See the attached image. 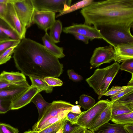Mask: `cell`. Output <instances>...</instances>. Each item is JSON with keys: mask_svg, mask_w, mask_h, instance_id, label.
I'll return each mask as SVG.
<instances>
[{"mask_svg": "<svg viewBox=\"0 0 133 133\" xmlns=\"http://www.w3.org/2000/svg\"><path fill=\"white\" fill-rule=\"evenodd\" d=\"M43 45L46 50L51 54L58 58L64 57L65 55L63 53V49L56 45L50 38L47 32H45L42 37Z\"/></svg>", "mask_w": 133, "mask_h": 133, "instance_id": "17", "label": "cell"}, {"mask_svg": "<svg viewBox=\"0 0 133 133\" xmlns=\"http://www.w3.org/2000/svg\"><path fill=\"white\" fill-rule=\"evenodd\" d=\"M110 102L108 99L100 100L89 109L82 112L78 118L76 124L88 129Z\"/></svg>", "mask_w": 133, "mask_h": 133, "instance_id": "5", "label": "cell"}, {"mask_svg": "<svg viewBox=\"0 0 133 133\" xmlns=\"http://www.w3.org/2000/svg\"><path fill=\"white\" fill-rule=\"evenodd\" d=\"M77 125L76 124L72 125L66 120L63 127V133H71Z\"/></svg>", "mask_w": 133, "mask_h": 133, "instance_id": "42", "label": "cell"}, {"mask_svg": "<svg viewBox=\"0 0 133 133\" xmlns=\"http://www.w3.org/2000/svg\"><path fill=\"white\" fill-rule=\"evenodd\" d=\"M14 84H21L28 87H30L26 81L17 83H12L8 81L0 76V90L10 85Z\"/></svg>", "mask_w": 133, "mask_h": 133, "instance_id": "35", "label": "cell"}, {"mask_svg": "<svg viewBox=\"0 0 133 133\" xmlns=\"http://www.w3.org/2000/svg\"><path fill=\"white\" fill-rule=\"evenodd\" d=\"M132 74L131 78L128 83V86H133V74Z\"/></svg>", "mask_w": 133, "mask_h": 133, "instance_id": "49", "label": "cell"}, {"mask_svg": "<svg viewBox=\"0 0 133 133\" xmlns=\"http://www.w3.org/2000/svg\"><path fill=\"white\" fill-rule=\"evenodd\" d=\"M120 65L117 62L102 69H96L93 74L86 79L89 86L101 99L108 91L109 87L119 70Z\"/></svg>", "mask_w": 133, "mask_h": 133, "instance_id": "3", "label": "cell"}, {"mask_svg": "<svg viewBox=\"0 0 133 133\" xmlns=\"http://www.w3.org/2000/svg\"><path fill=\"white\" fill-rule=\"evenodd\" d=\"M42 91L31 86L29 89L18 97L12 101L11 110L21 108L31 102L34 96Z\"/></svg>", "mask_w": 133, "mask_h": 133, "instance_id": "13", "label": "cell"}, {"mask_svg": "<svg viewBox=\"0 0 133 133\" xmlns=\"http://www.w3.org/2000/svg\"><path fill=\"white\" fill-rule=\"evenodd\" d=\"M29 77L31 82V86L37 88L42 91H44L47 93L52 92L53 87L49 86L43 78L32 76Z\"/></svg>", "mask_w": 133, "mask_h": 133, "instance_id": "24", "label": "cell"}, {"mask_svg": "<svg viewBox=\"0 0 133 133\" xmlns=\"http://www.w3.org/2000/svg\"><path fill=\"white\" fill-rule=\"evenodd\" d=\"M124 127L129 133H133V123H129L123 125Z\"/></svg>", "mask_w": 133, "mask_h": 133, "instance_id": "47", "label": "cell"}, {"mask_svg": "<svg viewBox=\"0 0 133 133\" xmlns=\"http://www.w3.org/2000/svg\"><path fill=\"white\" fill-rule=\"evenodd\" d=\"M0 76L8 81L12 83H17L26 81L25 76L18 72H10L5 71L0 74Z\"/></svg>", "mask_w": 133, "mask_h": 133, "instance_id": "20", "label": "cell"}, {"mask_svg": "<svg viewBox=\"0 0 133 133\" xmlns=\"http://www.w3.org/2000/svg\"><path fill=\"white\" fill-rule=\"evenodd\" d=\"M73 105L65 101H53L44 113L42 117L32 127L33 131L38 132L40 128L49 119L55 117L66 110H71Z\"/></svg>", "mask_w": 133, "mask_h": 133, "instance_id": "6", "label": "cell"}, {"mask_svg": "<svg viewBox=\"0 0 133 133\" xmlns=\"http://www.w3.org/2000/svg\"><path fill=\"white\" fill-rule=\"evenodd\" d=\"M63 128H62L57 131L56 133H63Z\"/></svg>", "mask_w": 133, "mask_h": 133, "instance_id": "53", "label": "cell"}, {"mask_svg": "<svg viewBox=\"0 0 133 133\" xmlns=\"http://www.w3.org/2000/svg\"></svg>", "mask_w": 133, "mask_h": 133, "instance_id": "55", "label": "cell"}, {"mask_svg": "<svg viewBox=\"0 0 133 133\" xmlns=\"http://www.w3.org/2000/svg\"><path fill=\"white\" fill-rule=\"evenodd\" d=\"M112 103V116L133 112V107L115 102Z\"/></svg>", "mask_w": 133, "mask_h": 133, "instance_id": "23", "label": "cell"}, {"mask_svg": "<svg viewBox=\"0 0 133 133\" xmlns=\"http://www.w3.org/2000/svg\"><path fill=\"white\" fill-rule=\"evenodd\" d=\"M38 132L34 131L33 130H28L24 132V133H37Z\"/></svg>", "mask_w": 133, "mask_h": 133, "instance_id": "52", "label": "cell"}, {"mask_svg": "<svg viewBox=\"0 0 133 133\" xmlns=\"http://www.w3.org/2000/svg\"><path fill=\"white\" fill-rule=\"evenodd\" d=\"M119 69L133 74V59L125 60L120 65Z\"/></svg>", "mask_w": 133, "mask_h": 133, "instance_id": "34", "label": "cell"}, {"mask_svg": "<svg viewBox=\"0 0 133 133\" xmlns=\"http://www.w3.org/2000/svg\"><path fill=\"white\" fill-rule=\"evenodd\" d=\"M43 79L49 86L53 87L61 86L63 84L62 81L56 77H47Z\"/></svg>", "mask_w": 133, "mask_h": 133, "instance_id": "36", "label": "cell"}, {"mask_svg": "<svg viewBox=\"0 0 133 133\" xmlns=\"http://www.w3.org/2000/svg\"><path fill=\"white\" fill-rule=\"evenodd\" d=\"M79 105L85 110H88L95 104V101L91 97L85 94H83L79 97Z\"/></svg>", "mask_w": 133, "mask_h": 133, "instance_id": "27", "label": "cell"}, {"mask_svg": "<svg viewBox=\"0 0 133 133\" xmlns=\"http://www.w3.org/2000/svg\"><path fill=\"white\" fill-rule=\"evenodd\" d=\"M115 52L114 47L111 45L96 48L90 58V63L93 68L101 65L109 63L114 60Z\"/></svg>", "mask_w": 133, "mask_h": 133, "instance_id": "8", "label": "cell"}, {"mask_svg": "<svg viewBox=\"0 0 133 133\" xmlns=\"http://www.w3.org/2000/svg\"><path fill=\"white\" fill-rule=\"evenodd\" d=\"M62 24L59 20H55L50 29L49 36L52 41L55 43L60 42V37L62 32Z\"/></svg>", "mask_w": 133, "mask_h": 133, "instance_id": "21", "label": "cell"}, {"mask_svg": "<svg viewBox=\"0 0 133 133\" xmlns=\"http://www.w3.org/2000/svg\"><path fill=\"white\" fill-rule=\"evenodd\" d=\"M10 38L0 29V42Z\"/></svg>", "mask_w": 133, "mask_h": 133, "instance_id": "48", "label": "cell"}, {"mask_svg": "<svg viewBox=\"0 0 133 133\" xmlns=\"http://www.w3.org/2000/svg\"><path fill=\"white\" fill-rule=\"evenodd\" d=\"M12 0H0V3L4 4L8 3L11 2Z\"/></svg>", "mask_w": 133, "mask_h": 133, "instance_id": "50", "label": "cell"}, {"mask_svg": "<svg viewBox=\"0 0 133 133\" xmlns=\"http://www.w3.org/2000/svg\"><path fill=\"white\" fill-rule=\"evenodd\" d=\"M85 128L77 125L71 133H84Z\"/></svg>", "mask_w": 133, "mask_h": 133, "instance_id": "46", "label": "cell"}, {"mask_svg": "<svg viewBox=\"0 0 133 133\" xmlns=\"http://www.w3.org/2000/svg\"><path fill=\"white\" fill-rule=\"evenodd\" d=\"M80 114L75 113L70 111L67 114L65 118L72 125L76 124Z\"/></svg>", "mask_w": 133, "mask_h": 133, "instance_id": "41", "label": "cell"}, {"mask_svg": "<svg viewBox=\"0 0 133 133\" xmlns=\"http://www.w3.org/2000/svg\"><path fill=\"white\" fill-rule=\"evenodd\" d=\"M105 41L114 47L122 44L133 43L131 31L116 28H103L99 30Z\"/></svg>", "mask_w": 133, "mask_h": 133, "instance_id": "4", "label": "cell"}, {"mask_svg": "<svg viewBox=\"0 0 133 133\" xmlns=\"http://www.w3.org/2000/svg\"><path fill=\"white\" fill-rule=\"evenodd\" d=\"M84 24L97 29L116 28L130 31L133 25V0L94 2L82 8Z\"/></svg>", "mask_w": 133, "mask_h": 133, "instance_id": "2", "label": "cell"}, {"mask_svg": "<svg viewBox=\"0 0 133 133\" xmlns=\"http://www.w3.org/2000/svg\"><path fill=\"white\" fill-rule=\"evenodd\" d=\"M56 132H52V133H56Z\"/></svg>", "mask_w": 133, "mask_h": 133, "instance_id": "54", "label": "cell"}, {"mask_svg": "<svg viewBox=\"0 0 133 133\" xmlns=\"http://www.w3.org/2000/svg\"><path fill=\"white\" fill-rule=\"evenodd\" d=\"M21 40L10 38L0 42V55L10 48L16 46Z\"/></svg>", "mask_w": 133, "mask_h": 133, "instance_id": "30", "label": "cell"}, {"mask_svg": "<svg viewBox=\"0 0 133 133\" xmlns=\"http://www.w3.org/2000/svg\"><path fill=\"white\" fill-rule=\"evenodd\" d=\"M30 87L21 84L10 85L0 90V96L8 98L12 102L27 90Z\"/></svg>", "mask_w": 133, "mask_h": 133, "instance_id": "15", "label": "cell"}, {"mask_svg": "<svg viewBox=\"0 0 133 133\" xmlns=\"http://www.w3.org/2000/svg\"><path fill=\"white\" fill-rule=\"evenodd\" d=\"M55 12L35 10L32 18L33 24H36L38 27L47 32L55 21Z\"/></svg>", "mask_w": 133, "mask_h": 133, "instance_id": "12", "label": "cell"}, {"mask_svg": "<svg viewBox=\"0 0 133 133\" xmlns=\"http://www.w3.org/2000/svg\"><path fill=\"white\" fill-rule=\"evenodd\" d=\"M7 4V10L4 18L17 33L21 40L25 38L27 28L22 24L19 19L12 3Z\"/></svg>", "mask_w": 133, "mask_h": 133, "instance_id": "11", "label": "cell"}, {"mask_svg": "<svg viewBox=\"0 0 133 133\" xmlns=\"http://www.w3.org/2000/svg\"><path fill=\"white\" fill-rule=\"evenodd\" d=\"M70 110L64 111L58 115L49 118L45 122L38 130V132L46 128L52 124L64 119Z\"/></svg>", "mask_w": 133, "mask_h": 133, "instance_id": "29", "label": "cell"}, {"mask_svg": "<svg viewBox=\"0 0 133 133\" xmlns=\"http://www.w3.org/2000/svg\"><path fill=\"white\" fill-rule=\"evenodd\" d=\"M7 4L0 3V17L4 18L7 9Z\"/></svg>", "mask_w": 133, "mask_h": 133, "instance_id": "44", "label": "cell"}, {"mask_svg": "<svg viewBox=\"0 0 133 133\" xmlns=\"http://www.w3.org/2000/svg\"><path fill=\"white\" fill-rule=\"evenodd\" d=\"M71 34L74 35L76 39L81 41L85 44H88L89 43L90 39L82 35L76 33H72Z\"/></svg>", "mask_w": 133, "mask_h": 133, "instance_id": "43", "label": "cell"}, {"mask_svg": "<svg viewBox=\"0 0 133 133\" xmlns=\"http://www.w3.org/2000/svg\"><path fill=\"white\" fill-rule=\"evenodd\" d=\"M112 103L111 101L108 106L91 124L88 129L94 131L110 120L112 116Z\"/></svg>", "mask_w": 133, "mask_h": 133, "instance_id": "16", "label": "cell"}, {"mask_svg": "<svg viewBox=\"0 0 133 133\" xmlns=\"http://www.w3.org/2000/svg\"><path fill=\"white\" fill-rule=\"evenodd\" d=\"M12 102L7 97L0 96V114H5L11 110Z\"/></svg>", "mask_w": 133, "mask_h": 133, "instance_id": "31", "label": "cell"}, {"mask_svg": "<svg viewBox=\"0 0 133 133\" xmlns=\"http://www.w3.org/2000/svg\"><path fill=\"white\" fill-rule=\"evenodd\" d=\"M31 102H33L36 105L38 110L39 121L41 119L44 113L51 104L44 99L39 92L36 94L32 99Z\"/></svg>", "mask_w": 133, "mask_h": 133, "instance_id": "19", "label": "cell"}, {"mask_svg": "<svg viewBox=\"0 0 133 133\" xmlns=\"http://www.w3.org/2000/svg\"><path fill=\"white\" fill-rule=\"evenodd\" d=\"M94 133H129L123 125L107 122L94 131Z\"/></svg>", "mask_w": 133, "mask_h": 133, "instance_id": "18", "label": "cell"}, {"mask_svg": "<svg viewBox=\"0 0 133 133\" xmlns=\"http://www.w3.org/2000/svg\"><path fill=\"white\" fill-rule=\"evenodd\" d=\"M18 129L5 123H0V133H18Z\"/></svg>", "mask_w": 133, "mask_h": 133, "instance_id": "37", "label": "cell"}, {"mask_svg": "<svg viewBox=\"0 0 133 133\" xmlns=\"http://www.w3.org/2000/svg\"><path fill=\"white\" fill-rule=\"evenodd\" d=\"M81 108V107L79 105H73L70 111L74 113L80 114L82 112Z\"/></svg>", "mask_w": 133, "mask_h": 133, "instance_id": "45", "label": "cell"}, {"mask_svg": "<svg viewBox=\"0 0 133 133\" xmlns=\"http://www.w3.org/2000/svg\"><path fill=\"white\" fill-rule=\"evenodd\" d=\"M94 1L93 0H84L79 2L66 9L59 12L56 17L72 12L78 9L83 8L89 5Z\"/></svg>", "mask_w": 133, "mask_h": 133, "instance_id": "25", "label": "cell"}, {"mask_svg": "<svg viewBox=\"0 0 133 133\" xmlns=\"http://www.w3.org/2000/svg\"><path fill=\"white\" fill-rule=\"evenodd\" d=\"M16 68L25 76L44 78L59 77L63 65L43 45L25 37L15 47L13 56Z\"/></svg>", "mask_w": 133, "mask_h": 133, "instance_id": "1", "label": "cell"}, {"mask_svg": "<svg viewBox=\"0 0 133 133\" xmlns=\"http://www.w3.org/2000/svg\"><path fill=\"white\" fill-rule=\"evenodd\" d=\"M84 133H94V131L85 128Z\"/></svg>", "mask_w": 133, "mask_h": 133, "instance_id": "51", "label": "cell"}, {"mask_svg": "<svg viewBox=\"0 0 133 133\" xmlns=\"http://www.w3.org/2000/svg\"><path fill=\"white\" fill-rule=\"evenodd\" d=\"M62 31L66 33H76L82 35L88 38L90 41L95 38H99L103 39L105 41L99 30L94 26H91L84 24H74L63 28Z\"/></svg>", "mask_w": 133, "mask_h": 133, "instance_id": "10", "label": "cell"}, {"mask_svg": "<svg viewBox=\"0 0 133 133\" xmlns=\"http://www.w3.org/2000/svg\"><path fill=\"white\" fill-rule=\"evenodd\" d=\"M67 72L69 78L74 82H79L83 79L82 76L76 73L73 69L68 70Z\"/></svg>", "mask_w": 133, "mask_h": 133, "instance_id": "40", "label": "cell"}, {"mask_svg": "<svg viewBox=\"0 0 133 133\" xmlns=\"http://www.w3.org/2000/svg\"><path fill=\"white\" fill-rule=\"evenodd\" d=\"M114 48L115 52L114 61L116 62L119 63L133 59V43L118 44Z\"/></svg>", "mask_w": 133, "mask_h": 133, "instance_id": "14", "label": "cell"}, {"mask_svg": "<svg viewBox=\"0 0 133 133\" xmlns=\"http://www.w3.org/2000/svg\"><path fill=\"white\" fill-rule=\"evenodd\" d=\"M128 86H113L109 90H108L104 94V95L106 96H114L122 91L127 88Z\"/></svg>", "mask_w": 133, "mask_h": 133, "instance_id": "39", "label": "cell"}, {"mask_svg": "<svg viewBox=\"0 0 133 133\" xmlns=\"http://www.w3.org/2000/svg\"><path fill=\"white\" fill-rule=\"evenodd\" d=\"M35 10L56 12L70 6L71 0H31Z\"/></svg>", "mask_w": 133, "mask_h": 133, "instance_id": "9", "label": "cell"}, {"mask_svg": "<svg viewBox=\"0 0 133 133\" xmlns=\"http://www.w3.org/2000/svg\"><path fill=\"white\" fill-rule=\"evenodd\" d=\"M12 3L22 24L26 28L30 27L35 10L31 0H13Z\"/></svg>", "mask_w": 133, "mask_h": 133, "instance_id": "7", "label": "cell"}, {"mask_svg": "<svg viewBox=\"0 0 133 133\" xmlns=\"http://www.w3.org/2000/svg\"><path fill=\"white\" fill-rule=\"evenodd\" d=\"M133 91V86H128L126 89L122 91L117 94L111 96V101L113 102L127 94Z\"/></svg>", "mask_w": 133, "mask_h": 133, "instance_id": "38", "label": "cell"}, {"mask_svg": "<svg viewBox=\"0 0 133 133\" xmlns=\"http://www.w3.org/2000/svg\"><path fill=\"white\" fill-rule=\"evenodd\" d=\"M114 102L133 107V91L127 94Z\"/></svg>", "mask_w": 133, "mask_h": 133, "instance_id": "33", "label": "cell"}, {"mask_svg": "<svg viewBox=\"0 0 133 133\" xmlns=\"http://www.w3.org/2000/svg\"><path fill=\"white\" fill-rule=\"evenodd\" d=\"M110 120L115 124L121 125L133 123V112L111 116Z\"/></svg>", "mask_w": 133, "mask_h": 133, "instance_id": "26", "label": "cell"}, {"mask_svg": "<svg viewBox=\"0 0 133 133\" xmlns=\"http://www.w3.org/2000/svg\"><path fill=\"white\" fill-rule=\"evenodd\" d=\"M0 29L10 38L21 40L17 33L4 18L0 17Z\"/></svg>", "mask_w": 133, "mask_h": 133, "instance_id": "22", "label": "cell"}, {"mask_svg": "<svg viewBox=\"0 0 133 133\" xmlns=\"http://www.w3.org/2000/svg\"><path fill=\"white\" fill-rule=\"evenodd\" d=\"M16 46L10 48L0 55V65L5 63L11 59Z\"/></svg>", "mask_w": 133, "mask_h": 133, "instance_id": "32", "label": "cell"}, {"mask_svg": "<svg viewBox=\"0 0 133 133\" xmlns=\"http://www.w3.org/2000/svg\"><path fill=\"white\" fill-rule=\"evenodd\" d=\"M66 120L65 118L64 119L57 122L38 132L37 133H51L57 132L60 129L63 128Z\"/></svg>", "mask_w": 133, "mask_h": 133, "instance_id": "28", "label": "cell"}]
</instances>
